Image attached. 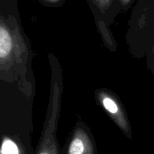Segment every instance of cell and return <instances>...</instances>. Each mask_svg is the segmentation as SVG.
<instances>
[{"label": "cell", "mask_w": 154, "mask_h": 154, "mask_svg": "<svg viewBox=\"0 0 154 154\" xmlns=\"http://www.w3.org/2000/svg\"><path fill=\"white\" fill-rule=\"evenodd\" d=\"M67 154H94L93 144L84 132L75 133L68 147Z\"/></svg>", "instance_id": "obj_1"}, {"label": "cell", "mask_w": 154, "mask_h": 154, "mask_svg": "<svg viewBox=\"0 0 154 154\" xmlns=\"http://www.w3.org/2000/svg\"><path fill=\"white\" fill-rule=\"evenodd\" d=\"M100 101L104 108L117 120V123L121 126L123 129H126V120L115 99H114V98L111 97L110 95L102 93L100 96Z\"/></svg>", "instance_id": "obj_2"}, {"label": "cell", "mask_w": 154, "mask_h": 154, "mask_svg": "<svg viewBox=\"0 0 154 154\" xmlns=\"http://www.w3.org/2000/svg\"><path fill=\"white\" fill-rule=\"evenodd\" d=\"M13 51V39L7 26L2 21L0 25V60L3 63L8 60Z\"/></svg>", "instance_id": "obj_3"}, {"label": "cell", "mask_w": 154, "mask_h": 154, "mask_svg": "<svg viewBox=\"0 0 154 154\" xmlns=\"http://www.w3.org/2000/svg\"><path fill=\"white\" fill-rule=\"evenodd\" d=\"M0 154H21V152L15 141L9 138H4L2 141Z\"/></svg>", "instance_id": "obj_4"}, {"label": "cell", "mask_w": 154, "mask_h": 154, "mask_svg": "<svg viewBox=\"0 0 154 154\" xmlns=\"http://www.w3.org/2000/svg\"><path fill=\"white\" fill-rule=\"evenodd\" d=\"M93 1L100 10L105 11L109 8L112 0H93Z\"/></svg>", "instance_id": "obj_5"}, {"label": "cell", "mask_w": 154, "mask_h": 154, "mask_svg": "<svg viewBox=\"0 0 154 154\" xmlns=\"http://www.w3.org/2000/svg\"><path fill=\"white\" fill-rule=\"evenodd\" d=\"M38 154H57V149L54 146L51 145H45L41 147L40 150Z\"/></svg>", "instance_id": "obj_6"}, {"label": "cell", "mask_w": 154, "mask_h": 154, "mask_svg": "<svg viewBox=\"0 0 154 154\" xmlns=\"http://www.w3.org/2000/svg\"><path fill=\"white\" fill-rule=\"evenodd\" d=\"M120 1L122 2V3H123V4L126 5V4H128V3H129L131 0H120Z\"/></svg>", "instance_id": "obj_7"}, {"label": "cell", "mask_w": 154, "mask_h": 154, "mask_svg": "<svg viewBox=\"0 0 154 154\" xmlns=\"http://www.w3.org/2000/svg\"><path fill=\"white\" fill-rule=\"evenodd\" d=\"M46 1L49 2L51 3H57L60 0H46Z\"/></svg>", "instance_id": "obj_8"}]
</instances>
